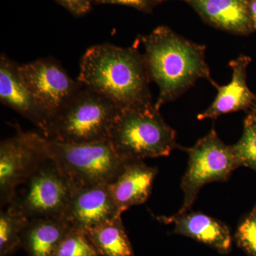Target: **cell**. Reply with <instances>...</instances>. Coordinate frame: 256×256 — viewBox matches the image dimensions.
<instances>
[{
	"instance_id": "8",
	"label": "cell",
	"mask_w": 256,
	"mask_h": 256,
	"mask_svg": "<svg viewBox=\"0 0 256 256\" xmlns=\"http://www.w3.org/2000/svg\"><path fill=\"white\" fill-rule=\"evenodd\" d=\"M18 70L46 118V126L48 121L82 86L52 58H42L18 66Z\"/></svg>"
},
{
	"instance_id": "9",
	"label": "cell",
	"mask_w": 256,
	"mask_h": 256,
	"mask_svg": "<svg viewBox=\"0 0 256 256\" xmlns=\"http://www.w3.org/2000/svg\"><path fill=\"white\" fill-rule=\"evenodd\" d=\"M46 159L18 127L14 137L0 144V202L1 206L11 204L16 198L18 185L25 183L32 173Z\"/></svg>"
},
{
	"instance_id": "10",
	"label": "cell",
	"mask_w": 256,
	"mask_h": 256,
	"mask_svg": "<svg viewBox=\"0 0 256 256\" xmlns=\"http://www.w3.org/2000/svg\"><path fill=\"white\" fill-rule=\"evenodd\" d=\"M119 213L108 184L90 185L74 188L64 217L74 228L87 232Z\"/></svg>"
},
{
	"instance_id": "12",
	"label": "cell",
	"mask_w": 256,
	"mask_h": 256,
	"mask_svg": "<svg viewBox=\"0 0 256 256\" xmlns=\"http://www.w3.org/2000/svg\"><path fill=\"white\" fill-rule=\"evenodd\" d=\"M158 169L143 160H129L108 184L111 196L121 215L133 206L142 204L150 195Z\"/></svg>"
},
{
	"instance_id": "1",
	"label": "cell",
	"mask_w": 256,
	"mask_h": 256,
	"mask_svg": "<svg viewBox=\"0 0 256 256\" xmlns=\"http://www.w3.org/2000/svg\"><path fill=\"white\" fill-rule=\"evenodd\" d=\"M78 80L122 110L154 105L144 55L134 46L104 44L90 47L82 56Z\"/></svg>"
},
{
	"instance_id": "3",
	"label": "cell",
	"mask_w": 256,
	"mask_h": 256,
	"mask_svg": "<svg viewBox=\"0 0 256 256\" xmlns=\"http://www.w3.org/2000/svg\"><path fill=\"white\" fill-rule=\"evenodd\" d=\"M37 149L50 159L77 186L108 184L118 175L126 160L109 140L90 143L60 142L34 132H25Z\"/></svg>"
},
{
	"instance_id": "14",
	"label": "cell",
	"mask_w": 256,
	"mask_h": 256,
	"mask_svg": "<svg viewBox=\"0 0 256 256\" xmlns=\"http://www.w3.org/2000/svg\"><path fill=\"white\" fill-rule=\"evenodd\" d=\"M0 100L30 120L44 132L46 119L24 82L18 65L5 54L0 57Z\"/></svg>"
},
{
	"instance_id": "23",
	"label": "cell",
	"mask_w": 256,
	"mask_h": 256,
	"mask_svg": "<svg viewBox=\"0 0 256 256\" xmlns=\"http://www.w3.org/2000/svg\"><path fill=\"white\" fill-rule=\"evenodd\" d=\"M101 4L126 5L140 11L148 12L151 10L154 0H95Z\"/></svg>"
},
{
	"instance_id": "18",
	"label": "cell",
	"mask_w": 256,
	"mask_h": 256,
	"mask_svg": "<svg viewBox=\"0 0 256 256\" xmlns=\"http://www.w3.org/2000/svg\"><path fill=\"white\" fill-rule=\"evenodd\" d=\"M28 218L14 204L0 213V256H10L21 248L22 235Z\"/></svg>"
},
{
	"instance_id": "15",
	"label": "cell",
	"mask_w": 256,
	"mask_h": 256,
	"mask_svg": "<svg viewBox=\"0 0 256 256\" xmlns=\"http://www.w3.org/2000/svg\"><path fill=\"white\" fill-rule=\"evenodd\" d=\"M197 13L212 26L235 34L254 32L249 0H188Z\"/></svg>"
},
{
	"instance_id": "20",
	"label": "cell",
	"mask_w": 256,
	"mask_h": 256,
	"mask_svg": "<svg viewBox=\"0 0 256 256\" xmlns=\"http://www.w3.org/2000/svg\"><path fill=\"white\" fill-rule=\"evenodd\" d=\"M53 256H100L86 233L72 228L60 242Z\"/></svg>"
},
{
	"instance_id": "21",
	"label": "cell",
	"mask_w": 256,
	"mask_h": 256,
	"mask_svg": "<svg viewBox=\"0 0 256 256\" xmlns=\"http://www.w3.org/2000/svg\"><path fill=\"white\" fill-rule=\"evenodd\" d=\"M234 238L248 256H256V204L239 224Z\"/></svg>"
},
{
	"instance_id": "24",
	"label": "cell",
	"mask_w": 256,
	"mask_h": 256,
	"mask_svg": "<svg viewBox=\"0 0 256 256\" xmlns=\"http://www.w3.org/2000/svg\"><path fill=\"white\" fill-rule=\"evenodd\" d=\"M248 8L252 28L256 31V0H249Z\"/></svg>"
},
{
	"instance_id": "11",
	"label": "cell",
	"mask_w": 256,
	"mask_h": 256,
	"mask_svg": "<svg viewBox=\"0 0 256 256\" xmlns=\"http://www.w3.org/2000/svg\"><path fill=\"white\" fill-rule=\"evenodd\" d=\"M252 62L248 56L240 55L230 60L232 78L227 85L216 88V97L212 105L198 116V120L216 119L223 114L240 110H252L256 104V95L248 87L247 68Z\"/></svg>"
},
{
	"instance_id": "16",
	"label": "cell",
	"mask_w": 256,
	"mask_h": 256,
	"mask_svg": "<svg viewBox=\"0 0 256 256\" xmlns=\"http://www.w3.org/2000/svg\"><path fill=\"white\" fill-rule=\"evenodd\" d=\"M70 228L64 216L30 218L22 235L21 248L28 256H53Z\"/></svg>"
},
{
	"instance_id": "13",
	"label": "cell",
	"mask_w": 256,
	"mask_h": 256,
	"mask_svg": "<svg viewBox=\"0 0 256 256\" xmlns=\"http://www.w3.org/2000/svg\"><path fill=\"white\" fill-rule=\"evenodd\" d=\"M158 220L164 224H174V234L203 242L220 254H228L232 249V237L228 227L210 216L188 210Z\"/></svg>"
},
{
	"instance_id": "17",
	"label": "cell",
	"mask_w": 256,
	"mask_h": 256,
	"mask_svg": "<svg viewBox=\"0 0 256 256\" xmlns=\"http://www.w3.org/2000/svg\"><path fill=\"white\" fill-rule=\"evenodd\" d=\"M86 233L100 256H134L121 216L89 229Z\"/></svg>"
},
{
	"instance_id": "25",
	"label": "cell",
	"mask_w": 256,
	"mask_h": 256,
	"mask_svg": "<svg viewBox=\"0 0 256 256\" xmlns=\"http://www.w3.org/2000/svg\"><path fill=\"white\" fill-rule=\"evenodd\" d=\"M249 114H252V117H254V118H255V120H256V106H254V108H252V110H250V112Z\"/></svg>"
},
{
	"instance_id": "4",
	"label": "cell",
	"mask_w": 256,
	"mask_h": 256,
	"mask_svg": "<svg viewBox=\"0 0 256 256\" xmlns=\"http://www.w3.org/2000/svg\"><path fill=\"white\" fill-rule=\"evenodd\" d=\"M121 110L110 99L82 85L48 121L43 136L68 143L108 140L111 128Z\"/></svg>"
},
{
	"instance_id": "6",
	"label": "cell",
	"mask_w": 256,
	"mask_h": 256,
	"mask_svg": "<svg viewBox=\"0 0 256 256\" xmlns=\"http://www.w3.org/2000/svg\"><path fill=\"white\" fill-rule=\"evenodd\" d=\"M188 154V169L181 182L184 194L180 213L188 212L200 190L207 184L225 182L234 170L240 166L232 146L220 139L214 128L192 148Z\"/></svg>"
},
{
	"instance_id": "26",
	"label": "cell",
	"mask_w": 256,
	"mask_h": 256,
	"mask_svg": "<svg viewBox=\"0 0 256 256\" xmlns=\"http://www.w3.org/2000/svg\"><path fill=\"white\" fill-rule=\"evenodd\" d=\"M166 1V0H154V2H161ZM184 1L188 2V0H184Z\"/></svg>"
},
{
	"instance_id": "7",
	"label": "cell",
	"mask_w": 256,
	"mask_h": 256,
	"mask_svg": "<svg viewBox=\"0 0 256 256\" xmlns=\"http://www.w3.org/2000/svg\"><path fill=\"white\" fill-rule=\"evenodd\" d=\"M25 183L24 196L12 203L28 220L64 216L76 185L52 160L42 161Z\"/></svg>"
},
{
	"instance_id": "2",
	"label": "cell",
	"mask_w": 256,
	"mask_h": 256,
	"mask_svg": "<svg viewBox=\"0 0 256 256\" xmlns=\"http://www.w3.org/2000/svg\"><path fill=\"white\" fill-rule=\"evenodd\" d=\"M144 57L150 82L160 89L154 106L160 110L176 100L201 78L217 88L206 62V46L190 41L168 26H158L141 36Z\"/></svg>"
},
{
	"instance_id": "19",
	"label": "cell",
	"mask_w": 256,
	"mask_h": 256,
	"mask_svg": "<svg viewBox=\"0 0 256 256\" xmlns=\"http://www.w3.org/2000/svg\"><path fill=\"white\" fill-rule=\"evenodd\" d=\"M232 148L240 166L256 172V120L252 114L246 118L242 137Z\"/></svg>"
},
{
	"instance_id": "22",
	"label": "cell",
	"mask_w": 256,
	"mask_h": 256,
	"mask_svg": "<svg viewBox=\"0 0 256 256\" xmlns=\"http://www.w3.org/2000/svg\"><path fill=\"white\" fill-rule=\"evenodd\" d=\"M64 8L76 15L87 13L92 8V0H57Z\"/></svg>"
},
{
	"instance_id": "5",
	"label": "cell",
	"mask_w": 256,
	"mask_h": 256,
	"mask_svg": "<svg viewBox=\"0 0 256 256\" xmlns=\"http://www.w3.org/2000/svg\"><path fill=\"white\" fill-rule=\"evenodd\" d=\"M109 142L126 160L170 156L178 148L176 132L165 122L156 106L124 109L111 128Z\"/></svg>"
}]
</instances>
